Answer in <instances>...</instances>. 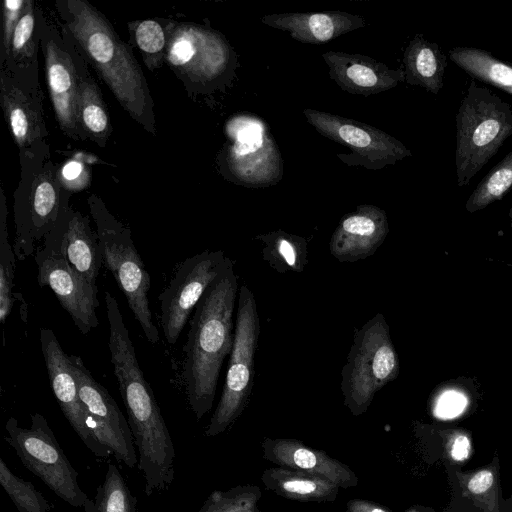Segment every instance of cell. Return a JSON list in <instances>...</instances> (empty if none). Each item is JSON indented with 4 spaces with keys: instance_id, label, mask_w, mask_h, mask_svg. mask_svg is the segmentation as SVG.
Returning <instances> with one entry per match:
<instances>
[{
    "instance_id": "obj_1",
    "label": "cell",
    "mask_w": 512,
    "mask_h": 512,
    "mask_svg": "<svg viewBox=\"0 0 512 512\" xmlns=\"http://www.w3.org/2000/svg\"><path fill=\"white\" fill-rule=\"evenodd\" d=\"M55 9L62 24L129 116L155 135L154 102L129 45L117 35L111 23L84 0H57Z\"/></svg>"
},
{
    "instance_id": "obj_2",
    "label": "cell",
    "mask_w": 512,
    "mask_h": 512,
    "mask_svg": "<svg viewBox=\"0 0 512 512\" xmlns=\"http://www.w3.org/2000/svg\"><path fill=\"white\" fill-rule=\"evenodd\" d=\"M238 292V276L232 261L207 288L189 320L181 380L187 402L198 421L213 406L224 359L233 347Z\"/></svg>"
},
{
    "instance_id": "obj_3",
    "label": "cell",
    "mask_w": 512,
    "mask_h": 512,
    "mask_svg": "<svg viewBox=\"0 0 512 512\" xmlns=\"http://www.w3.org/2000/svg\"><path fill=\"white\" fill-rule=\"evenodd\" d=\"M19 155L20 179L14 191L17 260L35 254L36 244L53 229L59 216L63 187L60 168L52 161L50 146Z\"/></svg>"
},
{
    "instance_id": "obj_4",
    "label": "cell",
    "mask_w": 512,
    "mask_h": 512,
    "mask_svg": "<svg viewBox=\"0 0 512 512\" xmlns=\"http://www.w3.org/2000/svg\"><path fill=\"white\" fill-rule=\"evenodd\" d=\"M512 135V107L484 86L471 81L456 115V178L470 180Z\"/></svg>"
},
{
    "instance_id": "obj_5",
    "label": "cell",
    "mask_w": 512,
    "mask_h": 512,
    "mask_svg": "<svg viewBox=\"0 0 512 512\" xmlns=\"http://www.w3.org/2000/svg\"><path fill=\"white\" fill-rule=\"evenodd\" d=\"M87 201L96 225L103 262L124 293L146 339L157 343L159 331L153 322L148 300L150 276L134 245L131 231L109 211L98 195L90 194Z\"/></svg>"
},
{
    "instance_id": "obj_6",
    "label": "cell",
    "mask_w": 512,
    "mask_h": 512,
    "mask_svg": "<svg viewBox=\"0 0 512 512\" xmlns=\"http://www.w3.org/2000/svg\"><path fill=\"white\" fill-rule=\"evenodd\" d=\"M399 370L389 325L384 315L377 313L354 331L353 343L341 370L344 405L354 416L365 413L375 394L394 381Z\"/></svg>"
},
{
    "instance_id": "obj_7",
    "label": "cell",
    "mask_w": 512,
    "mask_h": 512,
    "mask_svg": "<svg viewBox=\"0 0 512 512\" xmlns=\"http://www.w3.org/2000/svg\"><path fill=\"white\" fill-rule=\"evenodd\" d=\"M260 319L255 297L246 283L238 292L234 341L220 400L205 429L208 437L225 432L246 408L254 386L255 352Z\"/></svg>"
},
{
    "instance_id": "obj_8",
    "label": "cell",
    "mask_w": 512,
    "mask_h": 512,
    "mask_svg": "<svg viewBox=\"0 0 512 512\" xmlns=\"http://www.w3.org/2000/svg\"><path fill=\"white\" fill-rule=\"evenodd\" d=\"M5 429L6 442L31 473L69 505L85 507L90 499L78 484V472L67 459L42 414L31 415L28 428L20 427L17 419L10 417Z\"/></svg>"
},
{
    "instance_id": "obj_9",
    "label": "cell",
    "mask_w": 512,
    "mask_h": 512,
    "mask_svg": "<svg viewBox=\"0 0 512 512\" xmlns=\"http://www.w3.org/2000/svg\"><path fill=\"white\" fill-rule=\"evenodd\" d=\"M37 18L46 82L56 121L65 136L83 140L77 119L80 50L67 29L48 20L38 6Z\"/></svg>"
},
{
    "instance_id": "obj_10",
    "label": "cell",
    "mask_w": 512,
    "mask_h": 512,
    "mask_svg": "<svg viewBox=\"0 0 512 512\" xmlns=\"http://www.w3.org/2000/svg\"><path fill=\"white\" fill-rule=\"evenodd\" d=\"M303 114L322 136L349 148V154H337L348 166L378 170L412 155L401 141L379 128L311 108Z\"/></svg>"
},
{
    "instance_id": "obj_11",
    "label": "cell",
    "mask_w": 512,
    "mask_h": 512,
    "mask_svg": "<svg viewBox=\"0 0 512 512\" xmlns=\"http://www.w3.org/2000/svg\"><path fill=\"white\" fill-rule=\"evenodd\" d=\"M231 262L222 250H204L179 265L158 297L161 328L169 344L177 342L207 288Z\"/></svg>"
},
{
    "instance_id": "obj_12",
    "label": "cell",
    "mask_w": 512,
    "mask_h": 512,
    "mask_svg": "<svg viewBox=\"0 0 512 512\" xmlns=\"http://www.w3.org/2000/svg\"><path fill=\"white\" fill-rule=\"evenodd\" d=\"M69 359L90 429L117 461L134 468L138 459L129 423L106 388L92 377L82 359L76 355H69Z\"/></svg>"
},
{
    "instance_id": "obj_13",
    "label": "cell",
    "mask_w": 512,
    "mask_h": 512,
    "mask_svg": "<svg viewBox=\"0 0 512 512\" xmlns=\"http://www.w3.org/2000/svg\"><path fill=\"white\" fill-rule=\"evenodd\" d=\"M231 49L221 34L193 24L167 25L165 60L192 82L208 83L227 71Z\"/></svg>"
},
{
    "instance_id": "obj_14",
    "label": "cell",
    "mask_w": 512,
    "mask_h": 512,
    "mask_svg": "<svg viewBox=\"0 0 512 512\" xmlns=\"http://www.w3.org/2000/svg\"><path fill=\"white\" fill-rule=\"evenodd\" d=\"M38 268L37 280L41 287L48 286L62 308L70 315L82 334H88L99 324L98 288L78 276L60 251L42 243L34 254Z\"/></svg>"
},
{
    "instance_id": "obj_15",
    "label": "cell",
    "mask_w": 512,
    "mask_h": 512,
    "mask_svg": "<svg viewBox=\"0 0 512 512\" xmlns=\"http://www.w3.org/2000/svg\"><path fill=\"white\" fill-rule=\"evenodd\" d=\"M72 194L63 189L58 219L42 243L57 248L74 272L97 288L96 281L103 263L101 247L89 217L70 205Z\"/></svg>"
},
{
    "instance_id": "obj_16",
    "label": "cell",
    "mask_w": 512,
    "mask_h": 512,
    "mask_svg": "<svg viewBox=\"0 0 512 512\" xmlns=\"http://www.w3.org/2000/svg\"><path fill=\"white\" fill-rule=\"evenodd\" d=\"M40 345L53 393L69 424L96 456L104 458L112 455L89 427L88 415L78 394L69 355L64 352L51 329H40Z\"/></svg>"
},
{
    "instance_id": "obj_17",
    "label": "cell",
    "mask_w": 512,
    "mask_h": 512,
    "mask_svg": "<svg viewBox=\"0 0 512 512\" xmlns=\"http://www.w3.org/2000/svg\"><path fill=\"white\" fill-rule=\"evenodd\" d=\"M0 106L18 147V154L35 152L49 146L42 88L24 86L7 70L0 69Z\"/></svg>"
},
{
    "instance_id": "obj_18",
    "label": "cell",
    "mask_w": 512,
    "mask_h": 512,
    "mask_svg": "<svg viewBox=\"0 0 512 512\" xmlns=\"http://www.w3.org/2000/svg\"><path fill=\"white\" fill-rule=\"evenodd\" d=\"M222 154L223 174L235 183L260 187L274 185L282 178L280 153L266 132L251 141H235Z\"/></svg>"
},
{
    "instance_id": "obj_19",
    "label": "cell",
    "mask_w": 512,
    "mask_h": 512,
    "mask_svg": "<svg viewBox=\"0 0 512 512\" xmlns=\"http://www.w3.org/2000/svg\"><path fill=\"white\" fill-rule=\"evenodd\" d=\"M389 233L386 212L375 205L362 204L345 214L334 230L329 250L339 262H356L372 256Z\"/></svg>"
},
{
    "instance_id": "obj_20",
    "label": "cell",
    "mask_w": 512,
    "mask_h": 512,
    "mask_svg": "<svg viewBox=\"0 0 512 512\" xmlns=\"http://www.w3.org/2000/svg\"><path fill=\"white\" fill-rule=\"evenodd\" d=\"M322 58L330 78L341 90L368 97L395 88L405 81L402 68L391 69L386 64L362 55L328 51Z\"/></svg>"
},
{
    "instance_id": "obj_21",
    "label": "cell",
    "mask_w": 512,
    "mask_h": 512,
    "mask_svg": "<svg viewBox=\"0 0 512 512\" xmlns=\"http://www.w3.org/2000/svg\"><path fill=\"white\" fill-rule=\"evenodd\" d=\"M262 448L264 458L280 467L324 477L343 489L358 484V477L347 465L296 439L266 438Z\"/></svg>"
},
{
    "instance_id": "obj_22",
    "label": "cell",
    "mask_w": 512,
    "mask_h": 512,
    "mask_svg": "<svg viewBox=\"0 0 512 512\" xmlns=\"http://www.w3.org/2000/svg\"><path fill=\"white\" fill-rule=\"evenodd\" d=\"M261 22L306 44L327 43L365 26L360 15L343 11L269 14L263 16Z\"/></svg>"
},
{
    "instance_id": "obj_23",
    "label": "cell",
    "mask_w": 512,
    "mask_h": 512,
    "mask_svg": "<svg viewBox=\"0 0 512 512\" xmlns=\"http://www.w3.org/2000/svg\"><path fill=\"white\" fill-rule=\"evenodd\" d=\"M40 31L37 18V4L26 0L19 21L13 33L9 56L0 69L7 70L19 83L29 88H41L38 52Z\"/></svg>"
},
{
    "instance_id": "obj_24",
    "label": "cell",
    "mask_w": 512,
    "mask_h": 512,
    "mask_svg": "<svg viewBox=\"0 0 512 512\" xmlns=\"http://www.w3.org/2000/svg\"><path fill=\"white\" fill-rule=\"evenodd\" d=\"M80 82L77 96V119L83 140L105 147L112 133L107 106L101 90L80 52L78 57Z\"/></svg>"
},
{
    "instance_id": "obj_25",
    "label": "cell",
    "mask_w": 512,
    "mask_h": 512,
    "mask_svg": "<svg viewBox=\"0 0 512 512\" xmlns=\"http://www.w3.org/2000/svg\"><path fill=\"white\" fill-rule=\"evenodd\" d=\"M403 67L408 84L420 86L437 95L443 87L447 57L437 43L416 34L404 51Z\"/></svg>"
},
{
    "instance_id": "obj_26",
    "label": "cell",
    "mask_w": 512,
    "mask_h": 512,
    "mask_svg": "<svg viewBox=\"0 0 512 512\" xmlns=\"http://www.w3.org/2000/svg\"><path fill=\"white\" fill-rule=\"evenodd\" d=\"M261 481L277 495L298 501H333L339 491L324 477L285 467L266 469Z\"/></svg>"
},
{
    "instance_id": "obj_27",
    "label": "cell",
    "mask_w": 512,
    "mask_h": 512,
    "mask_svg": "<svg viewBox=\"0 0 512 512\" xmlns=\"http://www.w3.org/2000/svg\"><path fill=\"white\" fill-rule=\"evenodd\" d=\"M255 240L263 244L262 259L276 272H303L308 264V244L305 238L281 229L259 234Z\"/></svg>"
},
{
    "instance_id": "obj_28",
    "label": "cell",
    "mask_w": 512,
    "mask_h": 512,
    "mask_svg": "<svg viewBox=\"0 0 512 512\" xmlns=\"http://www.w3.org/2000/svg\"><path fill=\"white\" fill-rule=\"evenodd\" d=\"M449 58L475 79L512 95V65L500 61L490 52L473 47H454L449 51Z\"/></svg>"
},
{
    "instance_id": "obj_29",
    "label": "cell",
    "mask_w": 512,
    "mask_h": 512,
    "mask_svg": "<svg viewBox=\"0 0 512 512\" xmlns=\"http://www.w3.org/2000/svg\"><path fill=\"white\" fill-rule=\"evenodd\" d=\"M0 320L4 325L13 305L18 302L22 321L27 322V304L21 293L14 292L16 255L8 238V209L3 189L0 188Z\"/></svg>"
},
{
    "instance_id": "obj_30",
    "label": "cell",
    "mask_w": 512,
    "mask_h": 512,
    "mask_svg": "<svg viewBox=\"0 0 512 512\" xmlns=\"http://www.w3.org/2000/svg\"><path fill=\"white\" fill-rule=\"evenodd\" d=\"M84 509L85 512H136L137 499L114 464H108L94 501L89 500Z\"/></svg>"
},
{
    "instance_id": "obj_31",
    "label": "cell",
    "mask_w": 512,
    "mask_h": 512,
    "mask_svg": "<svg viewBox=\"0 0 512 512\" xmlns=\"http://www.w3.org/2000/svg\"><path fill=\"white\" fill-rule=\"evenodd\" d=\"M512 188V151L479 182L466 202L470 213L482 210L502 199Z\"/></svg>"
},
{
    "instance_id": "obj_32",
    "label": "cell",
    "mask_w": 512,
    "mask_h": 512,
    "mask_svg": "<svg viewBox=\"0 0 512 512\" xmlns=\"http://www.w3.org/2000/svg\"><path fill=\"white\" fill-rule=\"evenodd\" d=\"M0 484L19 512H50L51 506L35 486L16 476L0 458Z\"/></svg>"
},
{
    "instance_id": "obj_33",
    "label": "cell",
    "mask_w": 512,
    "mask_h": 512,
    "mask_svg": "<svg viewBox=\"0 0 512 512\" xmlns=\"http://www.w3.org/2000/svg\"><path fill=\"white\" fill-rule=\"evenodd\" d=\"M261 495L256 485L236 486L226 491L215 490L197 512H261L258 508Z\"/></svg>"
},
{
    "instance_id": "obj_34",
    "label": "cell",
    "mask_w": 512,
    "mask_h": 512,
    "mask_svg": "<svg viewBox=\"0 0 512 512\" xmlns=\"http://www.w3.org/2000/svg\"><path fill=\"white\" fill-rule=\"evenodd\" d=\"M463 495L485 512H499L497 478L492 467L471 474H458Z\"/></svg>"
},
{
    "instance_id": "obj_35",
    "label": "cell",
    "mask_w": 512,
    "mask_h": 512,
    "mask_svg": "<svg viewBox=\"0 0 512 512\" xmlns=\"http://www.w3.org/2000/svg\"><path fill=\"white\" fill-rule=\"evenodd\" d=\"M135 43L142 53L143 60L150 70L160 67L165 60L167 47V28L155 20H143L134 23L131 28Z\"/></svg>"
},
{
    "instance_id": "obj_36",
    "label": "cell",
    "mask_w": 512,
    "mask_h": 512,
    "mask_svg": "<svg viewBox=\"0 0 512 512\" xmlns=\"http://www.w3.org/2000/svg\"><path fill=\"white\" fill-rule=\"evenodd\" d=\"M25 4L26 0H5L3 2L0 67L3 66L8 59L13 33Z\"/></svg>"
},
{
    "instance_id": "obj_37",
    "label": "cell",
    "mask_w": 512,
    "mask_h": 512,
    "mask_svg": "<svg viewBox=\"0 0 512 512\" xmlns=\"http://www.w3.org/2000/svg\"><path fill=\"white\" fill-rule=\"evenodd\" d=\"M467 395L456 388H445L435 398L433 414L440 419H453L460 416L467 408Z\"/></svg>"
},
{
    "instance_id": "obj_38",
    "label": "cell",
    "mask_w": 512,
    "mask_h": 512,
    "mask_svg": "<svg viewBox=\"0 0 512 512\" xmlns=\"http://www.w3.org/2000/svg\"><path fill=\"white\" fill-rule=\"evenodd\" d=\"M88 169L80 162L69 161L60 168V180L64 190L75 193L88 186Z\"/></svg>"
},
{
    "instance_id": "obj_39",
    "label": "cell",
    "mask_w": 512,
    "mask_h": 512,
    "mask_svg": "<svg viewBox=\"0 0 512 512\" xmlns=\"http://www.w3.org/2000/svg\"><path fill=\"white\" fill-rule=\"evenodd\" d=\"M449 457L456 462L467 460L472 451L471 439L464 431H452L446 440Z\"/></svg>"
},
{
    "instance_id": "obj_40",
    "label": "cell",
    "mask_w": 512,
    "mask_h": 512,
    "mask_svg": "<svg viewBox=\"0 0 512 512\" xmlns=\"http://www.w3.org/2000/svg\"><path fill=\"white\" fill-rule=\"evenodd\" d=\"M347 512H390L381 505L367 500H350L347 503Z\"/></svg>"
},
{
    "instance_id": "obj_41",
    "label": "cell",
    "mask_w": 512,
    "mask_h": 512,
    "mask_svg": "<svg viewBox=\"0 0 512 512\" xmlns=\"http://www.w3.org/2000/svg\"><path fill=\"white\" fill-rule=\"evenodd\" d=\"M509 216H510V219H511V228H512V208L509 211Z\"/></svg>"
},
{
    "instance_id": "obj_42",
    "label": "cell",
    "mask_w": 512,
    "mask_h": 512,
    "mask_svg": "<svg viewBox=\"0 0 512 512\" xmlns=\"http://www.w3.org/2000/svg\"><path fill=\"white\" fill-rule=\"evenodd\" d=\"M406 512H419V511L414 510V509H410V510H408V511H406Z\"/></svg>"
}]
</instances>
